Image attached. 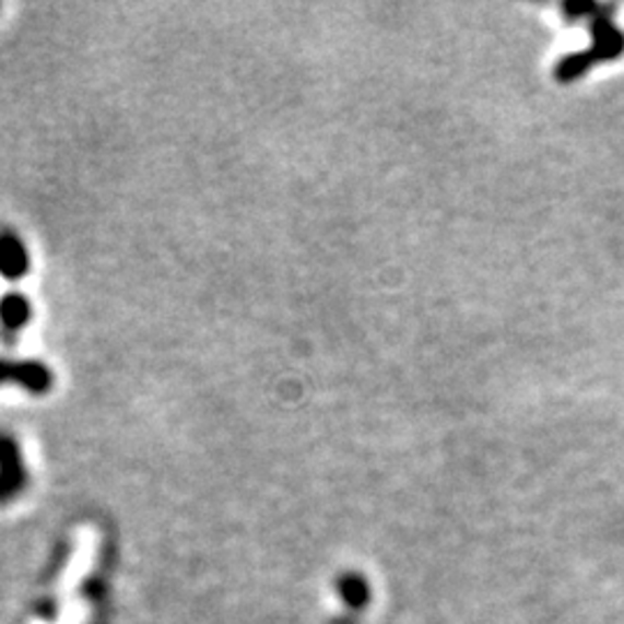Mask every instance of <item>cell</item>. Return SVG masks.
Wrapping results in <instances>:
<instances>
[{"instance_id": "6da1fadb", "label": "cell", "mask_w": 624, "mask_h": 624, "mask_svg": "<svg viewBox=\"0 0 624 624\" xmlns=\"http://www.w3.org/2000/svg\"><path fill=\"white\" fill-rule=\"evenodd\" d=\"M51 373L37 361H10L0 358V385L22 387L31 393H47L51 389Z\"/></svg>"}, {"instance_id": "7a4b0ae2", "label": "cell", "mask_w": 624, "mask_h": 624, "mask_svg": "<svg viewBox=\"0 0 624 624\" xmlns=\"http://www.w3.org/2000/svg\"><path fill=\"white\" fill-rule=\"evenodd\" d=\"M24 466L19 454L16 439L8 433H0V497H8L22 486Z\"/></svg>"}, {"instance_id": "3957f363", "label": "cell", "mask_w": 624, "mask_h": 624, "mask_svg": "<svg viewBox=\"0 0 624 624\" xmlns=\"http://www.w3.org/2000/svg\"><path fill=\"white\" fill-rule=\"evenodd\" d=\"M28 250L14 232H0V275L19 280L28 273Z\"/></svg>"}, {"instance_id": "277c9868", "label": "cell", "mask_w": 624, "mask_h": 624, "mask_svg": "<svg viewBox=\"0 0 624 624\" xmlns=\"http://www.w3.org/2000/svg\"><path fill=\"white\" fill-rule=\"evenodd\" d=\"M31 321V304L24 294H5L0 298V329L8 335L22 331Z\"/></svg>"}]
</instances>
